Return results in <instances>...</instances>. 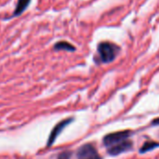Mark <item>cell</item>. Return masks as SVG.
I'll return each instance as SVG.
<instances>
[{"label": "cell", "instance_id": "5", "mask_svg": "<svg viewBox=\"0 0 159 159\" xmlns=\"http://www.w3.org/2000/svg\"><path fill=\"white\" fill-rule=\"evenodd\" d=\"M133 146V143L129 140H126L120 143H117L116 145H113L111 147H109L108 149V153L111 156H118L122 153H125L127 151L131 150Z\"/></svg>", "mask_w": 159, "mask_h": 159}, {"label": "cell", "instance_id": "4", "mask_svg": "<svg viewBox=\"0 0 159 159\" xmlns=\"http://www.w3.org/2000/svg\"><path fill=\"white\" fill-rule=\"evenodd\" d=\"M72 121H73V118H67V119H64V120L61 121L60 123H58L54 127V129H52V131L49 134V137H48V143H47V145L48 147L51 146L54 143V142L59 137V135L62 132V130L65 129V127H67Z\"/></svg>", "mask_w": 159, "mask_h": 159}, {"label": "cell", "instance_id": "3", "mask_svg": "<svg viewBox=\"0 0 159 159\" xmlns=\"http://www.w3.org/2000/svg\"><path fill=\"white\" fill-rule=\"evenodd\" d=\"M77 159H102L98 151L91 143L82 145L77 151Z\"/></svg>", "mask_w": 159, "mask_h": 159}, {"label": "cell", "instance_id": "2", "mask_svg": "<svg viewBox=\"0 0 159 159\" xmlns=\"http://www.w3.org/2000/svg\"><path fill=\"white\" fill-rule=\"evenodd\" d=\"M130 134L131 132L129 130H122V131H116V132L107 134L103 138V143L105 146L111 147L126 140H129V137L130 136Z\"/></svg>", "mask_w": 159, "mask_h": 159}, {"label": "cell", "instance_id": "6", "mask_svg": "<svg viewBox=\"0 0 159 159\" xmlns=\"http://www.w3.org/2000/svg\"><path fill=\"white\" fill-rule=\"evenodd\" d=\"M30 2H31V0H18L17 6H16V8L12 14V17H16V16L20 15L28 7Z\"/></svg>", "mask_w": 159, "mask_h": 159}, {"label": "cell", "instance_id": "8", "mask_svg": "<svg viewBox=\"0 0 159 159\" xmlns=\"http://www.w3.org/2000/svg\"><path fill=\"white\" fill-rule=\"evenodd\" d=\"M158 143H156V142H146V143H144V144L143 145V147L140 149V153H141V154L146 153V152H148V151L154 150L155 148H157V147H158Z\"/></svg>", "mask_w": 159, "mask_h": 159}, {"label": "cell", "instance_id": "1", "mask_svg": "<svg viewBox=\"0 0 159 159\" xmlns=\"http://www.w3.org/2000/svg\"><path fill=\"white\" fill-rule=\"evenodd\" d=\"M97 51L100 57V61L109 63L116 58L120 51V48L111 42H101L98 45Z\"/></svg>", "mask_w": 159, "mask_h": 159}, {"label": "cell", "instance_id": "7", "mask_svg": "<svg viewBox=\"0 0 159 159\" xmlns=\"http://www.w3.org/2000/svg\"><path fill=\"white\" fill-rule=\"evenodd\" d=\"M54 49L55 50H66V51H75V48L70 44L69 42H66V41H60V42H57L55 45H54Z\"/></svg>", "mask_w": 159, "mask_h": 159}, {"label": "cell", "instance_id": "9", "mask_svg": "<svg viewBox=\"0 0 159 159\" xmlns=\"http://www.w3.org/2000/svg\"><path fill=\"white\" fill-rule=\"evenodd\" d=\"M71 157H72V153L69 151H65V152H62L59 155L58 159H70Z\"/></svg>", "mask_w": 159, "mask_h": 159}]
</instances>
